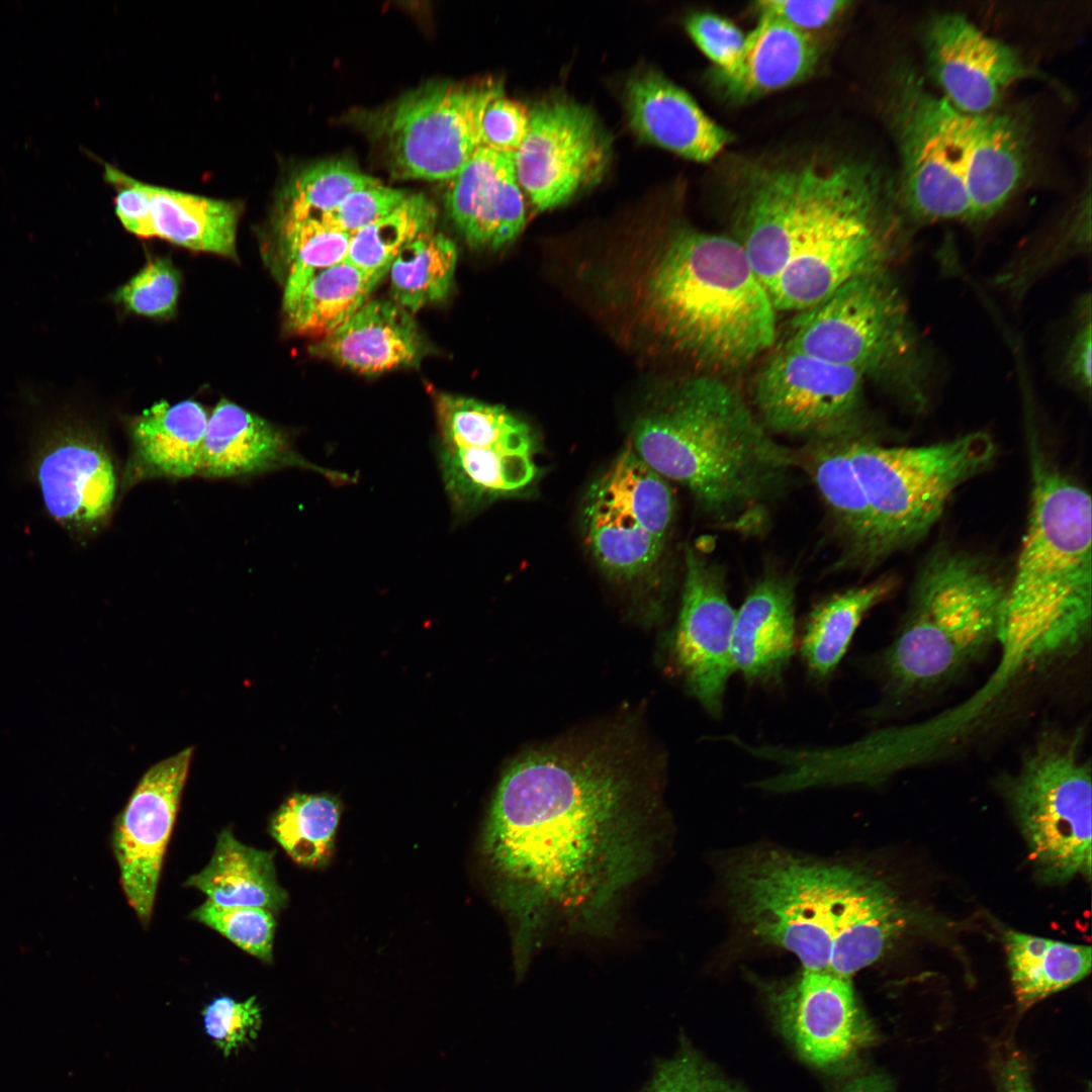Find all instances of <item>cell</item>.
I'll use <instances>...</instances> for the list:
<instances>
[{
	"mask_svg": "<svg viewBox=\"0 0 1092 1092\" xmlns=\"http://www.w3.org/2000/svg\"><path fill=\"white\" fill-rule=\"evenodd\" d=\"M1006 794L1043 882L1091 874V766L1076 736H1046L1022 759Z\"/></svg>",
	"mask_w": 1092,
	"mask_h": 1092,
	"instance_id": "10",
	"label": "cell"
},
{
	"mask_svg": "<svg viewBox=\"0 0 1092 1092\" xmlns=\"http://www.w3.org/2000/svg\"><path fill=\"white\" fill-rule=\"evenodd\" d=\"M504 93L500 81H439L398 99L378 119V131L396 174L449 180L482 147L486 105Z\"/></svg>",
	"mask_w": 1092,
	"mask_h": 1092,
	"instance_id": "14",
	"label": "cell"
},
{
	"mask_svg": "<svg viewBox=\"0 0 1092 1092\" xmlns=\"http://www.w3.org/2000/svg\"><path fill=\"white\" fill-rule=\"evenodd\" d=\"M179 294L178 274L165 259L149 262L115 294L128 310L146 316L171 313Z\"/></svg>",
	"mask_w": 1092,
	"mask_h": 1092,
	"instance_id": "44",
	"label": "cell"
},
{
	"mask_svg": "<svg viewBox=\"0 0 1092 1092\" xmlns=\"http://www.w3.org/2000/svg\"><path fill=\"white\" fill-rule=\"evenodd\" d=\"M1090 296L1082 303L1077 327L1069 341L1064 358L1068 380L1081 392L1091 390L1092 324Z\"/></svg>",
	"mask_w": 1092,
	"mask_h": 1092,
	"instance_id": "49",
	"label": "cell"
},
{
	"mask_svg": "<svg viewBox=\"0 0 1092 1092\" xmlns=\"http://www.w3.org/2000/svg\"><path fill=\"white\" fill-rule=\"evenodd\" d=\"M657 792L607 743L529 751L505 770L482 848L524 960L550 922L604 933L655 856Z\"/></svg>",
	"mask_w": 1092,
	"mask_h": 1092,
	"instance_id": "1",
	"label": "cell"
},
{
	"mask_svg": "<svg viewBox=\"0 0 1092 1092\" xmlns=\"http://www.w3.org/2000/svg\"><path fill=\"white\" fill-rule=\"evenodd\" d=\"M818 57L807 32L769 15H761L745 37L742 55L728 74H718L730 97L746 99L792 85L806 77Z\"/></svg>",
	"mask_w": 1092,
	"mask_h": 1092,
	"instance_id": "29",
	"label": "cell"
},
{
	"mask_svg": "<svg viewBox=\"0 0 1092 1092\" xmlns=\"http://www.w3.org/2000/svg\"><path fill=\"white\" fill-rule=\"evenodd\" d=\"M689 35L718 68V74L730 73L738 64L745 35L731 21L712 13H696L686 21Z\"/></svg>",
	"mask_w": 1092,
	"mask_h": 1092,
	"instance_id": "46",
	"label": "cell"
},
{
	"mask_svg": "<svg viewBox=\"0 0 1092 1092\" xmlns=\"http://www.w3.org/2000/svg\"><path fill=\"white\" fill-rule=\"evenodd\" d=\"M922 48L941 97L970 115L994 110L1012 85L1031 74L1015 51L958 13L932 16L923 28Z\"/></svg>",
	"mask_w": 1092,
	"mask_h": 1092,
	"instance_id": "21",
	"label": "cell"
},
{
	"mask_svg": "<svg viewBox=\"0 0 1092 1092\" xmlns=\"http://www.w3.org/2000/svg\"><path fill=\"white\" fill-rule=\"evenodd\" d=\"M280 232L289 259L283 293L287 313L314 276L347 259L351 235L322 218L280 219Z\"/></svg>",
	"mask_w": 1092,
	"mask_h": 1092,
	"instance_id": "39",
	"label": "cell"
},
{
	"mask_svg": "<svg viewBox=\"0 0 1092 1092\" xmlns=\"http://www.w3.org/2000/svg\"><path fill=\"white\" fill-rule=\"evenodd\" d=\"M408 195L405 190L383 185L379 181L352 192L337 208L321 218L352 236L389 214Z\"/></svg>",
	"mask_w": 1092,
	"mask_h": 1092,
	"instance_id": "45",
	"label": "cell"
},
{
	"mask_svg": "<svg viewBox=\"0 0 1092 1092\" xmlns=\"http://www.w3.org/2000/svg\"><path fill=\"white\" fill-rule=\"evenodd\" d=\"M724 878L740 922L794 953L804 971L850 978L909 924L894 889L862 867L760 848L737 856Z\"/></svg>",
	"mask_w": 1092,
	"mask_h": 1092,
	"instance_id": "4",
	"label": "cell"
},
{
	"mask_svg": "<svg viewBox=\"0 0 1092 1092\" xmlns=\"http://www.w3.org/2000/svg\"><path fill=\"white\" fill-rule=\"evenodd\" d=\"M795 592L793 576L768 569L736 611L731 658L747 682L783 679L795 648Z\"/></svg>",
	"mask_w": 1092,
	"mask_h": 1092,
	"instance_id": "24",
	"label": "cell"
},
{
	"mask_svg": "<svg viewBox=\"0 0 1092 1092\" xmlns=\"http://www.w3.org/2000/svg\"><path fill=\"white\" fill-rule=\"evenodd\" d=\"M848 437L805 442L796 452L797 461L798 467L813 481L825 507L841 552L838 567L869 569L879 564L875 529L863 488L848 454Z\"/></svg>",
	"mask_w": 1092,
	"mask_h": 1092,
	"instance_id": "26",
	"label": "cell"
},
{
	"mask_svg": "<svg viewBox=\"0 0 1092 1092\" xmlns=\"http://www.w3.org/2000/svg\"><path fill=\"white\" fill-rule=\"evenodd\" d=\"M895 584L890 576L879 577L833 594L812 609L801 653L813 677L824 679L835 670L864 616L890 596Z\"/></svg>",
	"mask_w": 1092,
	"mask_h": 1092,
	"instance_id": "33",
	"label": "cell"
},
{
	"mask_svg": "<svg viewBox=\"0 0 1092 1092\" xmlns=\"http://www.w3.org/2000/svg\"><path fill=\"white\" fill-rule=\"evenodd\" d=\"M849 5L847 1H789L768 0L758 2L761 15L777 17L789 25L808 33L834 20Z\"/></svg>",
	"mask_w": 1092,
	"mask_h": 1092,
	"instance_id": "48",
	"label": "cell"
},
{
	"mask_svg": "<svg viewBox=\"0 0 1092 1092\" xmlns=\"http://www.w3.org/2000/svg\"><path fill=\"white\" fill-rule=\"evenodd\" d=\"M631 447L685 487L721 529L758 535L798 467L724 377L698 373L666 386L636 420Z\"/></svg>",
	"mask_w": 1092,
	"mask_h": 1092,
	"instance_id": "3",
	"label": "cell"
},
{
	"mask_svg": "<svg viewBox=\"0 0 1092 1092\" xmlns=\"http://www.w3.org/2000/svg\"><path fill=\"white\" fill-rule=\"evenodd\" d=\"M208 416L194 400L160 401L131 424V464L140 477L199 474Z\"/></svg>",
	"mask_w": 1092,
	"mask_h": 1092,
	"instance_id": "30",
	"label": "cell"
},
{
	"mask_svg": "<svg viewBox=\"0 0 1092 1092\" xmlns=\"http://www.w3.org/2000/svg\"><path fill=\"white\" fill-rule=\"evenodd\" d=\"M223 907H257L274 913L287 901L276 879L274 852L240 842L222 830L209 862L185 883Z\"/></svg>",
	"mask_w": 1092,
	"mask_h": 1092,
	"instance_id": "31",
	"label": "cell"
},
{
	"mask_svg": "<svg viewBox=\"0 0 1092 1092\" xmlns=\"http://www.w3.org/2000/svg\"><path fill=\"white\" fill-rule=\"evenodd\" d=\"M624 104L638 136L693 161L714 159L731 140L685 90L656 71L628 80Z\"/></svg>",
	"mask_w": 1092,
	"mask_h": 1092,
	"instance_id": "23",
	"label": "cell"
},
{
	"mask_svg": "<svg viewBox=\"0 0 1092 1092\" xmlns=\"http://www.w3.org/2000/svg\"><path fill=\"white\" fill-rule=\"evenodd\" d=\"M643 288L656 332L701 373L724 377L776 345L778 311L733 237L676 232L655 256Z\"/></svg>",
	"mask_w": 1092,
	"mask_h": 1092,
	"instance_id": "5",
	"label": "cell"
},
{
	"mask_svg": "<svg viewBox=\"0 0 1092 1092\" xmlns=\"http://www.w3.org/2000/svg\"><path fill=\"white\" fill-rule=\"evenodd\" d=\"M1025 532L1006 582L998 642L1032 668L1074 654L1091 629V497L1032 452Z\"/></svg>",
	"mask_w": 1092,
	"mask_h": 1092,
	"instance_id": "6",
	"label": "cell"
},
{
	"mask_svg": "<svg viewBox=\"0 0 1092 1092\" xmlns=\"http://www.w3.org/2000/svg\"><path fill=\"white\" fill-rule=\"evenodd\" d=\"M1005 587L982 558L935 550L922 565L905 621L883 655L888 689L898 696L932 691L997 644Z\"/></svg>",
	"mask_w": 1092,
	"mask_h": 1092,
	"instance_id": "7",
	"label": "cell"
},
{
	"mask_svg": "<svg viewBox=\"0 0 1092 1092\" xmlns=\"http://www.w3.org/2000/svg\"><path fill=\"white\" fill-rule=\"evenodd\" d=\"M201 1015L205 1033L224 1056L255 1040L262 1025L256 996L244 1001L224 995L215 997L202 1009Z\"/></svg>",
	"mask_w": 1092,
	"mask_h": 1092,
	"instance_id": "42",
	"label": "cell"
},
{
	"mask_svg": "<svg viewBox=\"0 0 1092 1092\" xmlns=\"http://www.w3.org/2000/svg\"><path fill=\"white\" fill-rule=\"evenodd\" d=\"M787 332L782 345L858 370L914 413L928 405L930 354L889 268L848 279Z\"/></svg>",
	"mask_w": 1092,
	"mask_h": 1092,
	"instance_id": "8",
	"label": "cell"
},
{
	"mask_svg": "<svg viewBox=\"0 0 1092 1092\" xmlns=\"http://www.w3.org/2000/svg\"><path fill=\"white\" fill-rule=\"evenodd\" d=\"M457 261L454 243L441 233H425L406 245L389 266L392 301L415 312L444 299Z\"/></svg>",
	"mask_w": 1092,
	"mask_h": 1092,
	"instance_id": "36",
	"label": "cell"
},
{
	"mask_svg": "<svg viewBox=\"0 0 1092 1092\" xmlns=\"http://www.w3.org/2000/svg\"><path fill=\"white\" fill-rule=\"evenodd\" d=\"M901 163L900 202L919 222L969 220L964 117L931 92L916 69L894 72L888 102Z\"/></svg>",
	"mask_w": 1092,
	"mask_h": 1092,
	"instance_id": "11",
	"label": "cell"
},
{
	"mask_svg": "<svg viewBox=\"0 0 1092 1092\" xmlns=\"http://www.w3.org/2000/svg\"><path fill=\"white\" fill-rule=\"evenodd\" d=\"M640 1092H744L689 1045L661 1061Z\"/></svg>",
	"mask_w": 1092,
	"mask_h": 1092,
	"instance_id": "43",
	"label": "cell"
},
{
	"mask_svg": "<svg viewBox=\"0 0 1092 1092\" xmlns=\"http://www.w3.org/2000/svg\"><path fill=\"white\" fill-rule=\"evenodd\" d=\"M840 1092H892L889 1080L879 1073L856 1076L842 1087Z\"/></svg>",
	"mask_w": 1092,
	"mask_h": 1092,
	"instance_id": "51",
	"label": "cell"
},
{
	"mask_svg": "<svg viewBox=\"0 0 1092 1092\" xmlns=\"http://www.w3.org/2000/svg\"><path fill=\"white\" fill-rule=\"evenodd\" d=\"M438 458L455 511L468 513L516 493L536 475L530 427L504 406L438 392Z\"/></svg>",
	"mask_w": 1092,
	"mask_h": 1092,
	"instance_id": "12",
	"label": "cell"
},
{
	"mask_svg": "<svg viewBox=\"0 0 1092 1092\" xmlns=\"http://www.w3.org/2000/svg\"><path fill=\"white\" fill-rule=\"evenodd\" d=\"M32 474L44 508L74 537L95 532L116 493L112 460L97 435L71 415L44 428L32 457Z\"/></svg>",
	"mask_w": 1092,
	"mask_h": 1092,
	"instance_id": "17",
	"label": "cell"
},
{
	"mask_svg": "<svg viewBox=\"0 0 1092 1092\" xmlns=\"http://www.w3.org/2000/svg\"><path fill=\"white\" fill-rule=\"evenodd\" d=\"M286 466L310 468L331 477L347 475L306 462L283 433L261 417L221 400L207 420L199 474L234 477Z\"/></svg>",
	"mask_w": 1092,
	"mask_h": 1092,
	"instance_id": "27",
	"label": "cell"
},
{
	"mask_svg": "<svg viewBox=\"0 0 1092 1092\" xmlns=\"http://www.w3.org/2000/svg\"><path fill=\"white\" fill-rule=\"evenodd\" d=\"M611 140L596 114L566 97L529 108L526 135L514 153L518 182L536 210L560 206L607 172Z\"/></svg>",
	"mask_w": 1092,
	"mask_h": 1092,
	"instance_id": "16",
	"label": "cell"
},
{
	"mask_svg": "<svg viewBox=\"0 0 1092 1092\" xmlns=\"http://www.w3.org/2000/svg\"><path fill=\"white\" fill-rule=\"evenodd\" d=\"M765 995L783 1033L815 1067H839L874 1040L849 978L804 971L782 987H766Z\"/></svg>",
	"mask_w": 1092,
	"mask_h": 1092,
	"instance_id": "20",
	"label": "cell"
},
{
	"mask_svg": "<svg viewBox=\"0 0 1092 1092\" xmlns=\"http://www.w3.org/2000/svg\"><path fill=\"white\" fill-rule=\"evenodd\" d=\"M885 194L863 162L749 169L733 238L778 312H799L856 275L889 268L896 249Z\"/></svg>",
	"mask_w": 1092,
	"mask_h": 1092,
	"instance_id": "2",
	"label": "cell"
},
{
	"mask_svg": "<svg viewBox=\"0 0 1092 1092\" xmlns=\"http://www.w3.org/2000/svg\"><path fill=\"white\" fill-rule=\"evenodd\" d=\"M445 204L471 246L496 249L513 242L526 224L514 153L480 147L449 179Z\"/></svg>",
	"mask_w": 1092,
	"mask_h": 1092,
	"instance_id": "22",
	"label": "cell"
},
{
	"mask_svg": "<svg viewBox=\"0 0 1092 1092\" xmlns=\"http://www.w3.org/2000/svg\"><path fill=\"white\" fill-rule=\"evenodd\" d=\"M152 237L226 257L236 253L238 206L144 183Z\"/></svg>",
	"mask_w": 1092,
	"mask_h": 1092,
	"instance_id": "32",
	"label": "cell"
},
{
	"mask_svg": "<svg viewBox=\"0 0 1092 1092\" xmlns=\"http://www.w3.org/2000/svg\"><path fill=\"white\" fill-rule=\"evenodd\" d=\"M379 281L347 260L324 270L286 313L290 330L317 340L327 337L356 313Z\"/></svg>",
	"mask_w": 1092,
	"mask_h": 1092,
	"instance_id": "35",
	"label": "cell"
},
{
	"mask_svg": "<svg viewBox=\"0 0 1092 1092\" xmlns=\"http://www.w3.org/2000/svg\"><path fill=\"white\" fill-rule=\"evenodd\" d=\"M310 350L354 371L376 374L417 364L424 344L411 312L393 301L368 299Z\"/></svg>",
	"mask_w": 1092,
	"mask_h": 1092,
	"instance_id": "28",
	"label": "cell"
},
{
	"mask_svg": "<svg viewBox=\"0 0 1092 1092\" xmlns=\"http://www.w3.org/2000/svg\"><path fill=\"white\" fill-rule=\"evenodd\" d=\"M847 448L871 510L879 563L921 541L956 490L996 455L984 432L918 446H886L863 433L848 437Z\"/></svg>",
	"mask_w": 1092,
	"mask_h": 1092,
	"instance_id": "9",
	"label": "cell"
},
{
	"mask_svg": "<svg viewBox=\"0 0 1092 1092\" xmlns=\"http://www.w3.org/2000/svg\"><path fill=\"white\" fill-rule=\"evenodd\" d=\"M681 604L670 641L674 665L690 693L713 716L722 711L733 669L731 640L736 611L719 565L687 546Z\"/></svg>",
	"mask_w": 1092,
	"mask_h": 1092,
	"instance_id": "18",
	"label": "cell"
},
{
	"mask_svg": "<svg viewBox=\"0 0 1092 1092\" xmlns=\"http://www.w3.org/2000/svg\"><path fill=\"white\" fill-rule=\"evenodd\" d=\"M437 210L423 194H410L393 211L351 236L347 261L380 279L397 254L434 231Z\"/></svg>",
	"mask_w": 1092,
	"mask_h": 1092,
	"instance_id": "38",
	"label": "cell"
},
{
	"mask_svg": "<svg viewBox=\"0 0 1092 1092\" xmlns=\"http://www.w3.org/2000/svg\"><path fill=\"white\" fill-rule=\"evenodd\" d=\"M964 139L969 221H984L1006 204L1025 174L1028 128L1013 113H965Z\"/></svg>",
	"mask_w": 1092,
	"mask_h": 1092,
	"instance_id": "25",
	"label": "cell"
},
{
	"mask_svg": "<svg viewBox=\"0 0 1092 1092\" xmlns=\"http://www.w3.org/2000/svg\"><path fill=\"white\" fill-rule=\"evenodd\" d=\"M191 917L214 929L246 952L272 962L276 922L273 913L257 907H223L209 900L197 907Z\"/></svg>",
	"mask_w": 1092,
	"mask_h": 1092,
	"instance_id": "41",
	"label": "cell"
},
{
	"mask_svg": "<svg viewBox=\"0 0 1092 1092\" xmlns=\"http://www.w3.org/2000/svg\"><path fill=\"white\" fill-rule=\"evenodd\" d=\"M674 513L670 482L629 444L587 494L583 527L588 549L609 575L639 578L661 560Z\"/></svg>",
	"mask_w": 1092,
	"mask_h": 1092,
	"instance_id": "13",
	"label": "cell"
},
{
	"mask_svg": "<svg viewBox=\"0 0 1092 1092\" xmlns=\"http://www.w3.org/2000/svg\"><path fill=\"white\" fill-rule=\"evenodd\" d=\"M379 181L343 160L312 164L286 184L280 199V219L321 218L352 192Z\"/></svg>",
	"mask_w": 1092,
	"mask_h": 1092,
	"instance_id": "40",
	"label": "cell"
},
{
	"mask_svg": "<svg viewBox=\"0 0 1092 1092\" xmlns=\"http://www.w3.org/2000/svg\"><path fill=\"white\" fill-rule=\"evenodd\" d=\"M1015 997L1026 1008L1085 978L1091 970V947L1017 931L1004 936Z\"/></svg>",
	"mask_w": 1092,
	"mask_h": 1092,
	"instance_id": "34",
	"label": "cell"
},
{
	"mask_svg": "<svg viewBox=\"0 0 1092 1092\" xmlns=\"http://www.w3.org/2000/svg\"><path fill=\"white\" fill-rule=\"evenodd\" d=\"M766 356L747 400L772 436L808 442L869 432L861 372L782 344Z\"/></svg>",
	"mask_w": 1092,
	"mask_h": 1092,
	"instance_id": "15",
	"label": "cell"
},
{
	"mask_svg": "<svg viewBox=\"0 0 1092 1092\" xmlns=\"http://www.w3.org/2000/svg\"><path fill=\"white\" fill-rule=\"evenodd\" d=\"M529 124V108L503 94L485 107L481 118V143L489 149L515 153Z\"/></svg>",
	"mask_w": 1092,
	"mask_h": 1092,
	"instance_id": "47",
	"label": "cell"
},
{
	"mask_svg": "<svg viewBox=\"0 0 1092 1092\" xmlns=\"http://www.w3.org/2000/svg\"><path fill=\"white\" fill-rule=\"evenodd\" d=\"M1001 1092H1033L1027 1068L1021 1059L1011 1057L1005 1064L1002 1073Z\"/></svg>",
	"mask_w": 1092,
	"mask_h": 1092,
	"instance_id": "50",
	"label": "cell"
},
{
	"mask_svg": "<svg viewBox=\"0 0 1092 1092\" xmlns=\"http://www.w3.org/2000/svg\"><path fill=\"white\" fill-rule=\"evenodd\" d=\"M192 754L193 748L187 747L152 765L114 823L113 849L121 886L144 925L151 919Z\"/></svg>",
	"mask_w": 1092,
	"mask_h": 1092,
	"instance_id": "19",
	"label": "cell"
},
{
	"mask_svg": "<svg viewBox=\"0 0 1092 1092\" xmlns=\"http://www.w3.org/2000/svg\"><path fill=\"white\" fill-rule=\"evenodd\" d=\"M341 815L337 798L294 794L275 812L270 832L297 863L323 866L331 857Z\"/></svg>",
	"mask_w": 1092,
	"mask_h": 1092,
	"instance_id": "37",
	"label": "cell"
}]
</instances>
